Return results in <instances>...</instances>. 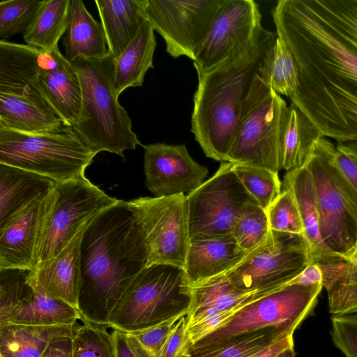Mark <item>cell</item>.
<instances>
[{"instance_id":"obj_7","label":"cell","mask_w":357,"mask_h":357,"mask_svg":"<svg viewBox=\"0 0 357 357\" xmlns=\"http://www.w3.org/2000/svg\"><path fill=\"white\" fill-rule=\"evenodd\" d=\"M96 153L72 126L43 134L0 128V163L66 182L84 174Z\"/></svg>"},{"instance_id":"obj_32","label":"cell","mask_w":357,"mask_h":357,"mask_svg":"<svg viewBox=\"0 0 357 357\" xmlns=\"http://www.w3.org/2000/svg\"><path fill=\"white\" fill-rule=\"evenodd\" d=\"M272 327L231 336L204 346L188 344L181 357H250L288 336Z\"/></svg>"},{"instance_id":"obj_17","label":"cell","mask_w":357,"mask_h":357,"mask_svg":"<svg viewBox=\"0 0 357 357\" xmlns=\"http://www.w3.org/2000/svg\"><path fill=\"white\" fill-rule=\"evenodd\" d=\"M52 199V190L47 196L22 208L0 227V271L35 268Z\"/></svg>"},{"instance_id":"obj_24","label":"cell","mask_w":357,"mask_h":357,"mask_svg":"<svg viewBox=\"0 0 357 357\" xmlns=\"http://www.w3.org/2000/svg\"><path fill=\"white\" fill-rule=\"evenodd\" d=\"M55 183L47 177L0 163V227L22 208L47 196Z\"/></svg>"},{"instance_id":"obj_29","label":"cell","mask_w":357,"mask_h":357,"mask_svg":"<svg viewBox=\"0 0 357 357\" xmlns=\"http://www.w3.org/2000/svg\"><path fill=\"white\" fill-rule=\"evenodd\" d=\"M155 47L154 30L146 20L135 38L115 59L114 89L118 97L128 88L142 86L146 72L153 68Z\"/></svg>"},{"instance_id":"obj_49","label":"cell","mask_w":357,"mask_h":357,"mask_svg":"<svg viewBox=\"0 0 357 357\" xmlns=\"http://www.w3.org/2000/svg\"><path fill=\"white\" fill-rule=\"evenodd\" d=\"M42 357H73V337L54 338L46 348Z\"/></svg>"},{"instance_id":"obj_12","label":"cell","mask_w":357,"mask_h":357,"mask_svg":"<svg viewBox=\"0 0 357 357\" xmlns=\"http://www.w3.org/2000/svg\"><path fill=\"white\" fill-rule=\"evenodd\" d=\"M190 238L231 235L245 211L258 204L232 168L221 162L215 174L186 195Z\"/></svg>"},{"instance_id":"obj_37","label":"cell","mask_w":357,"mask_h":357,"mask_svg":"<svg viewBox=\"0 0 357 357\" xmlns=\"http://www.w3.org/2000/svg\"><path fill=\"white\" fill-rule=\"evenodd\" d=\"M232 168L246 190L264 210L281 192L278 173L244 164L232 163Z\"/></svg>"},{"instance_id":"obj_31","label":"cell","mask_w":357,"mask_h":357,"mask_svg":"<svg viewBox=\"0 0 357 357\" xmlns=\"http://www.w3.org/2000/svg\"><path fill=\"white\" fill-rule=\"evenodd\" d=\"M321 270L332 317L357 314V245L348 257Z\"/></svg>"},{"instance_id":"obj_11","label":"cell","mask_w":357,"mask_h":357,"mask_svg":"<svg viewBox=\"0 0 357 357\" xmlns=\"http://www.w3.org/2000/svg\"><path fill=\"white\" fill-rule=\"evenodd\" d=\"M119 201L93 185L84 174L56 183L43 226L37 264L58 255L84 225Z\"/></svg>"},{"instance_id":"obj_35","label":"cell","mask_w":357,"mask_h":357,"mask_svg":"<svg viewBox=\"0 0 357 357\" xmlns=\"http://www.w3.org/2000/svg\"><path fill=\"white\" fill-rule=\"evenodd\" d=\"M261 74L273 91L289 99L299 86L296 60L289 48L278 36L265 56Z\"/></svg>"},{"instance_id":"obj_42","label":"cell","mask_w":357,"mask_h":357,"mask_svg":"<svg viewBox=\"0 0 357 357\" xmlns=\"http://www.w3.org/2000/svg\"><path fill=\"white\" fill-rule=\"evenodd\" d=\"M271 230L303 235V226L292 191L282 185L280 195L266 210Z\"/></svg>"},{"instance_id":"obj_16","label":"cell","mask_w":357,"mask_h":357,"mask_svg":"<svg viewBox=\"0 0 357 357\" xmlns=\"http://www.w3.org/2000/svg\"><path fill=\"white\" fill-rule=\"evenodd\" d=\"M142 146L145 184L155 197L188 195L201 185L208 174V168L192 159L185 144L154 143Z\"/></svg>"},{"instance_id":"obj_27","label":"cell","mask_w":357,"mask_h":357,"mask_svg":"<svg viewBox=\"0 0 357 357\" xmlns=\"http://www.w3.org/2000/svg\"><path fill=\"white\" fill-rule=\"evenodd\" d=\"M40 82L54 112L69 126L79 119L82 88L78 74L63 55L54 70L40 72Z\"/></svg>"},{"instance_id":"obj_52","label":"cell","mask_w":357,"mask_h":357,"mask_svg":"<svg viewBox=\"0 0 357 357\" xmlns=\"http://www.w3.org/2000/svg\"><path fill=\"white\" fill-rule=\"evenodd\" d=\"M295 356L296 351L294 350V347H291L284 349L275 357H295Z\"/></svg>"},{"instance_id":"obj_45","label":"cell","mask_w":357,"mask_h":357,"mask_svg":"<svg viewBox=\"0 0 357 357\" xmlns=\"http://www.w3.org/2000/svg\"><path fill=\"white\" fill-rule=\"evenodd\" d=\"M181 317H175L130 334L152 357H158L174 326Z\"/></svg>"},{"instance_id":"obj_44","label":"cell","mask_w":357,"mask_h":357,"mask_svg":"<svg viewBox=\"0 0 357 357\" xmlns=\"http://www.w3.org/2000/svg\"><path fill=\"white\" fill-rule=\"evenodd\" d=\"M332 341L346 357H357V314L331 317Z\"/></svg>"},{"instance_id":"obj_48","label":"cell","mask_w":357,"mask_h":357,"mask_svg":"<svg viewBox=\"0 0 357 357\" xmlns=\"http://www.w3.org/2000/svg\"><path fill=\"white\" fill-rule=\"evenodd\" d=\"M116 357H152L130 333L114 329Z\"/></svg>"},{"instance_id":"obj_4","label":"cell","mask_w":357,"mask_h":357,"mask_svg":"<svg viewBox=\"0 0 357 357\" xmlns=\"http://www.w3.org/2000/svg\"><path fill=\"white\" fill-rule=\"evenodd\" d=\"M82 88V105L73 126L96 154L108 151L124 157V151L142 146L132 121L115 93V59L109 53L100 59L78 58L71 63Z\"/></svg>"},{"instance_id":"obj_3","label":"cell","mask_w":357,"mask_h":357,"mask_svg":"<svg viewBox=\"0 0 357 357\" xmlns=\"http://www.w3.org/2000/svg\"><path fill=\"white\" fill-rule=\"evenodd\" d=\"M276 37L264 28L246 51L197 75L191 132L208 158L227 162L240 125L271 90L261 68Z\"/></svg>"},{"instance_id":"obj_40","label":"cell","mask_w":357,"mask_h":357,"mask_svg":"<svg viewBox=\"0 0 357 357\" xmlns=\"http://www.w3.org/2000/svg\"><path fill=\"white\" fill-rule=\"evenodd\" d=\"M271 231L266 212L259 204L250 206L236 223L231 236L246 253L261 244Z\"/></svg>"},{"instance_id":"obj_34","label":"cell","mask_w":357,"mask_h":357,"mask_svg":"<svg viewBox=\"0 0 357 357\" xmlns=\"http://www.w3.org/2000/svg\"><path fill=\"white\" fill-rule=\"evenodd\" d=\"M71 0H44L33 23L23 35L26 45L42 50L58 47V42L66 31Z\"/></svg>"},{"instance_id":"obj_23","label":"cell","mask_w":357,"mask_h":357,"mask_svg":"<svg viewBox=\"0 0 357 357\" xmlns=\"http://www.w3.org/2000/svg\"><path fill=\"white\" fill-rule=\"evenodd\" d=\"M94 3L104 29L108 52L116 59L146 20L145 0H95Z\"/></svg>"},{"instance_id":"obj_5","label":"cell","mask_w":357,"mask_h":357,"mask_svg":"<svg viewBox=\"0 0 357 357\" xmlns=\"http://www.w3.org/2000/svg\"><path fill=\"white\" fill-rule=\"evenodd\" d=\"M191 289L183 268L167 264L146 267L116 305L107 326L130 333L186 316Z\"/></svg>"},{"instance_id":"obj_8","label":"cell","mask_w":357,"mask_h":357,"mask_svg":"<svg viewBox=\"0 0 357 357\" xmlns=\"http://www.w3.org/2000/svg\"><path fill=\"white\" fill-rule=\"evenodd\" d=\"M310 264L303 235L271 230L261 244L225 275L239 290L264 296L289 284Z\"/></svg>"},{"instance_id":"obj_13","label":"cell","mask_w":357,"mask_h":357,"mask_svg":"<svg viewBox=\"0 0 357 357\" xmlns=\"http://www.w3.org/2000/svg\"><path fill=\"white\" fill-rule=\"evenodd\" d=\"M225 0H145L146 21L174 58L195 60Z\"/></svg>"},{"instance_id":"obj_30","label":"cell","mask_w":357,"mask_h":357,"mask_svg":"<svg viewBox=\"0 0 357 357\" xmlns=\"http://www.w3.org/2000/svg\"><path fill=\"white\" fill-rule=\"evenodd\" d=\"M322 134L293 102L288 105L281 139L280 169L287 172L304 166Z\"/></svg>"},{"instance_id":"obj_2","label":"cell","mask_w":357,"mask_h":357,"mask_svg":"<svg viewBox=\"0 0 357 357\" xmlns=\"http://www.w3.org/2000/svg\"><path fill=\"white\" fill-rule=\"evenodd\" d=\"M80 263L82 319L107 326L116 305L147 263L144 238L127 202L120 200L89 222Z\"/></svg>"},{"instance_id":"obj_39","label":"cell","mask_w":357,"mask_h":357,"mask_svg":"<svg viewBox=\"0 0 357 357\" xmlns=\"http://www.w3.org/2000/svg\"><path fill=\"white\" fill-rule=\"evenodd\" d=\"M83 321L73 337V357H116L112 333L102 325Z\"/></svg>"},{"instance_id":"obj_21","label":"cell","mask_w":357,"mask_h":357,"mask_svg":"<svg viewBox=\"0 0 357 357\" xmlns=\"http://www.w3.org/2000/svg\"><path fill=\"white\" fill-rule=\"evenodd\" d=\"M282 185L292 191L297 202L311 264L316 263L319 266L330 265L344 258L332 252L322 239L312 178L307 167L287 171Z\"/></svg>"},{"instance_id":"obj_14","label":"cell","mask_w":357,"mask_h":357,"mask_svg":"<svg viewBox=\"0 0 357 357\" xmlns=\"http://www.w3.org/2000/svg\"><path fill=\"white\" fill-rule=\"evenodd\" d=\"M288 105L272 89L240 125L227 162L280 170V148Z\"/></svg>"},{"instance_id":"obj_1","label":"cell","mask_w":357,"mask_h":357,"mask_svg":"<svg viewBox=\"0 0 357 357\" xmlns=\"http://www.w3.org/2000/svg\"><path fill=\"white\" fill-rule=\"evenodd\" d=\"M271 13L298 69L291 102L323 137L357 142V50L325 24L310 0H280Z\"/></svg>"},{"instance_id":"obj_28","label":"cell","mask_w":357,"mask_h":357,"mask_svg":"<svg viewBox=\"0 0 357 357\" xmlns=\"http://www.w3.org/2000/svg\"><path fill=\"white\" fill-rule=\"evenodd\" d=\"M78 326L74 325L0 326V357H42L48 344L56 337H73Z\"/></svg>"},{"instance_id":"obj_33","label":"cell","mask_w":357,"mask_h":357,"mask_svg":"<svg viewBox=\"0 0 357 357\" xmlns=\"http://www.w3.org/2000/svg\"><path fill=\"white\" fill-rule=\"evenodd\" d=\"M261 297L239 290L225 274L220 275L192 285L191 303L186 317L206 310H230Z\"/></svg>"},{"instance_id":"obj_10","label":"cell","mask_w":357,"mask_h":357,"mask_svg":"<svg viewBox=\"0 0 357 357\" xmlns=\"http://www.w3.org/2000/svg\"><path fill=\"white\" fill-rule=\"evenodd\" d=\"M322 288L321 284H286L247 304L225 326L192 346H204L268 327L294 335L301 323L313 313Z\"/></svg>"},{"instance_id":"obj_43","label":"cell","mask_w":357,"mask_h":357,"mask_svg":"<svg viewBox=\"0 0 357 357\" xmlns=\"http://www.w3.org/2000/svg\"><path fill=\"white\" fill-rule=\"evenodd\" d=\"M247 304L227 310L211 309L197 313L190 317L185 316L189 344H195L225 326Z\"/></svg>"},{"instance_id":"obj_26","label":"cell","mask_w":357,"mask_h":357,"mask_svg":"<svg viewBox=\"0 0 357 357\" xmlns=\"http://www.w3.org/2000/svg\"><path fill=\"white\" fill-rule=\"evenodd\" d=\"M27 280L33 289L31 298L0 322V326L74 325L77 319H82L76 308L47 294L31 271L28 274Z\"/></svg>"},{"instance_id":"obj_9","label":"cell","mask_w":357,"mask_h":357,"mask_svg":"<svg viewBox=\"0 0 357 357\" xmlns=\"http://www.w3.org/2000/svg\"><path fill=\"white\" fill-rule=\"evenodd\" d=\"M142 234L146 267L184 268L190 236L186 195L139 197L127 202Z\"/></svg>"},{"instance_id":"obj_15","label":"cell","mask_w":357,"mask_h":357,"mask_svg":"<svg viewBox=\"0 0 357 357\" xmlns=\"http://www.w3.org/2000/svg\"><path fill=\"white\" fill-rule=\"evenodd\" d=\"M259 5L253 0H225L193 61L206 73L249 49L263 30Z\"/></svg>"},{"instance_id":"obj_20","label":"cell","mask_w":357,"mask_h":357,"mask_svg":"<svg viewBox=\"0 0 357 357\" xmlns=\"http://www.w3.org/2000/svg\"><path fill=\"white\" fill-rule=\"evenodd\" d=\"M41 50L29 45L0 40V93L38 96L48 101L38 63Z\"/></svg>"},{"instance_id":"obj_47","label":"cell","mask_w":357,"mask_h":357,"mask_svg":"<svg viewBox=\"0 0 357 357\" xmlns=\"http://www.w3.org/2000/svg\"><path fill=\"white\" fill-rule=\"evenodd\" d=\"M188 344L186 317L183 316L176 322L158 357H181Z\"/></svg>"},{"instance_id":"obj_41","label":"cell","mask_w":357,"mask_h":357,"mask_svg":"<svg viewBox=\"0 0 357 357\" xmlns=\"http://www.w3.org/2000/svg\"><path fill=\"white\" fill-rule=\"evenodd\" d=\"M29 271L20 269L0 271V322L31 298L33 289L27 280Z\"/></svg>"},{"instance_id":"obj_50","label":"cell","mask_w":357,"mask_h":357,"mask_svg":"<svg viewBox=\"0 0 357 357\" xmlns=\"http://www.w3.org/2000/svg\"><path fill=\"white\" fill-rule=\"evenodd\" d=\"M322 280L323 276L320 267L317 264L312 263L289 284H298L305 286L322 284Z\"/></svg>"},{"instance_id":"obj_36","label":"cell","mask_w":357,"mask_h":357,"mask_svg":"<svg viewBox=\"0 0 357 357\" xmlns=\"http://www.w3.org/2000/svg\"><path fill=\"white\" fill-rule=\"evenodd\" d=\"M325 24L357 50V0H310Z\"/></svg>"},{"instance_id":"obj_51","label":"cell","mask_w":357,"mask_h":357,"mask_svg":"<svg viewBox=\"0 0 357 357\" xmlns=\"http://www.w3.org/2000/svg\"><path fill=\"white\" fill-rule=\"evenodd\" d=\"M291 347H294L293 335L280 340L250 357H275Z\"/></svg>"},{"instance_id":"obj_6","label":"cell","mask_w":357,"mask_h":357,"mask_svg":"<svg viewBox=\"0 0 357 357\" xmlns=\"http://www.w3.org/2000/svg\"><path fill=\"white\" fill-rule=\"evenodd\" d=\"M335 151L322 137L305 165L312 178L322 239L332 252L348 257L357 245V192L337 167Z\"/></svg>"},{"instance_id":"obj_22","label":"cell","mask_w":357,"mask_h":357,"mask_svg":"<svg viewBox=\"0 0 357 357\" xmlns=\"http://www.w3.org/2000/svg\"><path fill=\"white\" fill-rule=\"evenodd\" d=\"M67 126L43 98L0 93V128L25 133L55 132Z\"/></svg>"},{"instance_id":"obj_19","label":"cell","mask_w":357,"mask_h":357,"mask_svg":"<svg viewBox=\"0 0 357 357\" xmlns=\"http://www.w3.org/2000/svg\"><path fill=\"white\" fill-rule=\"evenodd\" d=\"M246 255L231 235L190 238L183 269L193 285L226 274Z\"/></svg>"},{"instance_id":"obj_38","label":"cell","mask_w":357,"mask_h":357,"mask_svg":"<svg viewBox=\"0 0 357 357\" xmlns=\"http://www.w3.org/2000/svg\"><path fill=\"white\" fill-rule=\"evenodd\" d=\"M44 0H2L0 2V38L22 33L29 29Z\"/></svg>"},{"instance_id":"obj_46","label":"cell","mask_w":357,"mask_h":357,"mask_svg":"<svg viewBox=\"0 0 357 357\" xmlns=\"http://www.w3.org/2000/svg\"><path fill=\"white\" fill-rule=\"evenodd\" d=\"M335 162L357 192V142L340 143L335 146Z\"/></svg>"},{"instance_id":"obj_25","label":"cell","mask_w":357,"mask_h":357,"mask_svg":"<svg viewBox=\"0 0 357 357\" xmlns=\"http://www.w3.org/2000/svg\"><path fill=\"white\" fill-rule=\"evenodd\" d=\"M65 58L100 59L109 54L102 25L81 0H71L68 24L63 39Z\"/></svg>"},{"instance_id":"obj_18","label":"cell","mask_w":357,"mask_h":357,"mask_svg":"<svg viewBox=\"0 0 357 357\" xmlns=\"http://www.w3.org/2000/svg\"><path fill=\"white\" fill-rule=\"evenodd\" d=\"M89 222L58 255L39 263L31 270L47 294L78 311L81 284L80 246Z\"/></svg>"}]
</instances>
